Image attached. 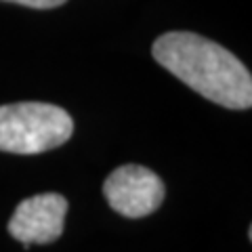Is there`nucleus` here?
Here are the masks:
<instances>
[{"mask_svg":"<svg viewBox=\"0 0 252 252\" xmlns=\"http://www.w3.org/2000/svg\"><path fill=\"white\" fill-rule=\"evenodd\" d=\"M6 2H17L30 9H57V6L65 4L67 0H6Z\"/></svg>","mask_w":252,"mask_h":252,"instance_id":"5","label":"nucleus"},{"mask_svg":"<svg viewBox=\"0 0 252 252\" xmlns=\"http://www.w3.org/2000/svg\"><path fill=\"white\" fill-rule=\"evenodd\" d=\"M67 200L59 193H38L19 202L9 220V233L26 248L61 238Z\"/></svg>","mask_w":252,"mask_h":252,"instance_id":"4","label":"nucleus"},{"mask_svg":"<svg viewBox=\"0 0 252 252\" xmlns=\"http://www.w3.org/2000/svg\"><path fill=\"white\" fill-rule=\"evenodd\" d=\"M164 183L152 168L139 164L118 166L103 183V195L118 215L141 219L152 215L164 202Z\"/></svg>","mask_w":252,"mask_h":252,"instance_id":"3","label":"nucleus"},{"mask_svg":"<svg viewBox=\"0 0 252 252\" xmlns=\"http://www.w3.org/2000/svg\"><path fill=\"white\" fill-rule=\"evenodd\" d=\"M154 59L189 89L227 109L252 105V78L225 46L193 32H168L152 46Z\"/></svg>","mask_w":252,"mask_h":252,"instance_id":"1","label":"nucleus"},{"mask_svg":"<svg viewBox=\"0 0 252 252\" xmlns=\"http://www.w3.org/2000/svg\"><path fill=\"white\" fill-rule=\"evenodd\" d=\"M72 132V116L57 105L38 101L0 105V152L36 156L63 145Z\"/></svg>","mask_w":252,"mask_h":252,"instance_id":"2","label":"nucleus"}]
</instances>
